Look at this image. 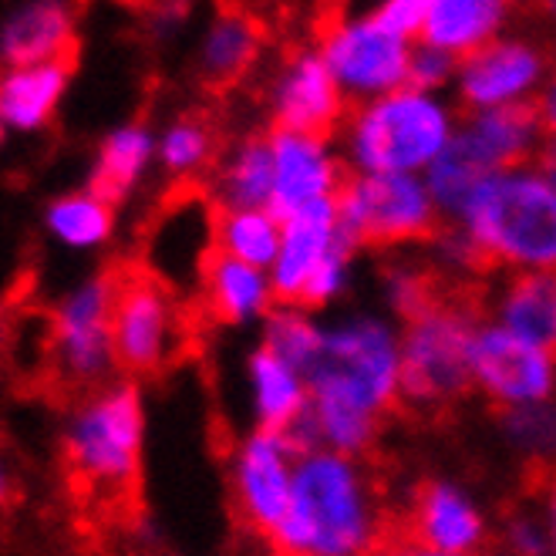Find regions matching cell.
<instances>
[{"instance_id": "74e56055", "label": "cell", "mask_w": 556, "mask_h": 556, "mask_svg": "<svg viewBox=\"0 0 556 556\" xmlns=\"http://www.w3.org/2000/svg\"><path fill=\"white\" fill-rule=\"evenodd\" d=\"M425 8H429V0H384V4H378L371 14L395 38L415 45L418 41V30H421V21H425Z\"/></svg>"}, {"instance_id": "ac0fdd59", "label": "cell", "mask_w": 556, "mask_h": 556, "mask_svg": "<svg viewBox=\"0 0 556 556\" xmlns=\"http://www.w3.org/2000/svg\"><path fill=\"white\" fill-rule=\"evenodd\" d=\"M338 237H341V226H338L334 200L311 203V206L280 219L277 260L267 270L277 304H298L301 301L304 283L311 280V274L317 270L320 260L331 253Z\"/></svg>"}, {"instance_id": "d590c367", "label": "cell", "mask_w": 556, "mask_h": 556, "mask_svg": "<svg viewBox=\"0 0 556 556\" xmlns=\"http://www.w3.org/2000/svg\"><path fill=\"white\" fill-rule=\"evenodd\" d=\"M384 301H388L391 314L408 320L421 307H429L435 301V293H432L429 280H425L415 267H391L384 277Z\"/></svg>"}, {"instance_id": "6da1fadb", "label": "cell", "mask_w": 556, "mask_h": 556, "mask_svg": "<svg viewBox=\"0 0 556 556\" xmlns=\"http://www.w3.org/2000/svg\"><path fill=\"white\" fill-rule=\"evenodd\" d=\"M304 378L317 452L362 463L384 415L399 405V324L368 311L324 324L320 351Z\"/></svg>"}, {"instance_id": "4316f807", "label": "cell", "mask_w": 556, "mask_h": 556, "mask_svg": "<svg viewBox=\"0 0 556 556\" xmlns=\"http://www.w3.org/2000/svg\"><path fill=\"white\" fill-rule=\"evenodd\" d=\"M274 166L267 136L240 139L216 166V210H270Z\"/></svg>"}, {"instance_id": "e0dca14e", "label": "cell", "mask_w": 556, "mask_h": 556, "mask_svg": "<svg viewBox=\"0 0 556 556\" xmlns=\"http://www.w3.org/2000/svg\"><path fill=\"white\" fill-rule=\"evenodd\" d=\"M546 132H549V118L543 115L536 102L513 105V109L469 112L455 125V139L466 146V152L489 176L536 162L543 152Z\"/></svg>"}, {"instance_id": "277c9868", "label": "cell", "mask_w": 556, "mask_h": 556, "mask_svg": "<svg viewBox=\"0 0 556 556\" xmlns=\"http://www.w3.org/2000/svg\"><path fill=\"white\" fill-rule=\"evenodd\" d=\"M459 115L442 94L388 91L348 109L341 162L354 176H421L448 146Z\"/></svg>"}, {"instance_id": "30bf717a", "label": "cell", "mask_w": 556, "mask_h": 556, "mask_svg": "<svg viewBox=\"0 0 556 556\" xmlns=\"http://www.w3.org/2000/svg\"><path fill=\"white\" fill-rule=\"evenodd\" d=\"M182 341V317L169 287L146 270L118 277L112 301L115 365L132 375H152L169 362Z\"/></svg>"}, {"instance_id": "3957f363", "label": "cell", "mask_w": 556, "mask_h": 556, "mask_svg": "<svg viewBox=\"0 0 556 556\" xmlns=\"http://www.w3.org/2000/svg\"><path fill=\"white\" fill-rule=\"evenodd\" d=\"M452 233L476 264L509 274L553 270L556 264V179L536 159L485 176L452 219Z\"/></svg>"}, {"instance_id": "2e32d148", "label": "cell", "mask_w": 556, "mask_h": 556, "mask_svg": "<svg viewBox=\"0 0 556 556\" xmlns=\"http://www.w3.org/2000/svg\"><path fill=\"white\" fill-rule=\"evenodd\" d=\"M412 540L442 556H482L489 522L466 485L452 479H429L412 503Z\"/></svg>"}, {"instance_id": "ba28073f", "label": "cell", "mask_w": 556, "mask_h": 556, "mask_svg": "<svg viewBox=\"0 0 556 556\" xmlns=\"http://www.w3.org/2000/svg\"><path fill=\"white\" fill-rule=\"evenodd\" d=\"M341 88L344 102H371L408 85L412 41H402L371 11L334 17L314 48Z\"/></svg>"}, {"instance_id": "9a60e30c", "label": "cell", "mask_w": 556, "mask_h": 556, "mask_svg": "<svg viewBox=\"0 0 556 556\" xmlns=\"http://www.w3.org/2000/svg\"><path fill=\"white\" fill-rule=\"evenodd\" d=\"M270 166H274V192L270 213L277 219L298 213L311 203L334 200L344 186V162L331 139L298 136V132H274L267 136Z\"/></svg>"}, {"instance_id": "f546056e", "label": "cell", "mask_w": 556, "mask_h": 556, "mask_svg": "<svg viewBox=\"0 0 556 556\" xmlns=\"http://www.w3.org/2000/svg\"><path fill=\"white\" fill-rule=\"evenodd\" d=\"M320 334L324 324L298 304H274L270 314L260 320V348L301 375H307L314 365L320 351Z\"/></svg>"}, {"instance_id": "f1b7e54d", "label": "cell", "mask_w": 556, "mask_h": 556, "mask_svg": "<svg viewBox=\"0 0 556 556\" xmlns=\"http://www.w3.org/2000/svg\"><path fill=\"white\" fill-rule=\"evenodd\" d=\"M280 247V219L270 210H216L213 253L240 260L247 267L270 270Z\"/></svg>"}, {"instance_id": "8fae6325", "label": "cell", "mask_w": 556, "mask_h": 556, "mask_svg": "<svg viewBox=\"0 0 556 556\" xmlns=\"http://www.w3.org/2000/svg\"><path fill=\"white\" fill-rule=\"evenodd\" d=\"M469 388L500 412L549 405L556 388L553 351L513 338L493 320H479L469 348Z\"/></svg>"}, {"instance_id": "60d3db41", "label": "cell", "mask_w": 556, "mask_h": 556, "mask_svg": "<svg viewBox=\"0 0 556 556\" xmlns=\"http://www.w3.org/2000/svg\"><path fill=\"white\" fill-rule=\"evenodd\" d=\"M4 139H8V128H4V122H0V146H4Z\"/></svg>"}, {"instance_id": "836d02e7", "label": "cell", "mask_w": 556, "mask_h": 556, "mask_svg": "<svg viewBox=\"0 0 556 556\" xmlns=\"http://www.w3.org/2000/svg\"><path fill=\"white\" fill-rule=\"evenodd\" d=\"M553 408L549 405H533V408H516V412H503V432L506 442L522 452V455H549L553 448Z\"/></svg>"}, {"instance_id": "52a82bcc", "label": "cell", "mask_w": 556, "mask_h": 556, "mask_svg": "<svg viewBox=\"0 0 556 556\" xmlns=\"http://www.w3.org/2000/svg\"><path fill=\"white\" fill-rule=\"evenodd\" d=\"M341 233L362 247H412L439 237L442 216L421 176H348L334 195Z\"/></svg>"}, {"instance_id": "8992f818", "label": "cell", "mask_w": 556, "mask_h": 556, "mask_svg": "<svg viewBox=\"0 0 556 556\" xmlns=\"http://www.w3.org/2000/svg\"><path fill=\"white\" fill-rule=\"evenodd\" d=\"M476 317L455 301H432L399 327V402L439 412L469 391Z\"/></svg>"}, {"instance_id": "83f0119b", "label": "cell", "mask_w": 556, "mask_h": 556, "mask_svg": "<svg viewBox=\"0 0 556 556\" xmlns=\"http://www.w3.org/2000/svg\"><path fill=\"white\" fill-rule=\"evenodd\" d=\"M115 226V206L105 203L102 195H94L91 189L64 192L45 210V230L51 233V240L78 253L102 250L105 243H112Z\"/></svg>"}, {"instance_id": "cb8c5ba5", "label": "cell", "mask_w": 556, "mask_h": 556, "mask_svg": "<svg viewBox=\"0 0 556 556\" xmlns=\"http://www.w3.org/2000/svg\"><path fill=\"white\" fill-rule=\"evenodd\" d=\"M155 166V132L146 122H125L94 149L88 189L105 203L118 206L139 189L146 173Z\"/></svg>"}, {"instance_id": "8d00e7d4", "label": "cell", "mask_w": 556, "mask_h": 556, "mask_svg": "<svg viewBox=\"0 0 556 556\" xmlns=\"http://www.w3.org/2000/svg\"><path fill=\"white\" fill-rule=\"evenodd\" d=\"M455 68L459 61L425 48V45H412V58H408V88L429 91V94H442L452 81H455Z\"/></svg>"}, {"instance_id": "484cf974", "label": "cell", "mask_w": 556, "mask_h": 556, "mask_svg": "<svg viewBox=\"0 0 556 556\" xmlns=\"http://www.w3.org/2000/svg\"><path fill=\"white\" fill-rule=\"evenodd\" d=\"M247 391L256 429L264 432H287L311 402L307 378L260 344L247 354Z\"/></svg>"}, {"instance_id": "4fadbf2b", "label": "cell", "mask_w": 556, "mask_h": 556, "mask_svg": "<svg viewBox=\"0 0 556 556\" xmlns=\"http://www.w3.org/2000/svg\"><path fill=\"white\" fill-rule=\"evenodd\" d=\"M293 463H298V452L290 448L283 432L253 429L233 448L230 482H233L237 509L247 527L267 540L274 536V530L280 527V519L287 513Z\"/></svg>"}, {"instance_id": "5bb4252c", "label": "cell", "mask_w": 556, "mask_h": 556, "mask_svg": "<svg viewBox=\"0 0 556 556\" xmlns=\"http://www.w3.org/2000/svg\"><path fill=\"white\" fill-rule=\"evenodd\" d=\"M348 102L314 48L293 51L270 85V112L280 132L331 139L348 118Z\"/></svg>"}, {"instance_id": "d4e9b609", "label": "cell", "mask_w": 556, "mask_h": 556, "mask_svg": "<svg viewBox=\"0 0 556 556\" xmlns=\"http://www.w3.org/2000/svg\"><path fill=\"white\" fill-rule=\"evenodd\" d=\"M493 324L513 338L553 351L556 344V280L553 270L509 274L493 298Z\"/></svg>"}, {"instance_id": "603a6c76", "label": "cell", "mask_w": 556, "mask_h": 556, "mask_svg": "<svg viewBox=\"0 0 556 556\" xmlns=\"http://www.w3.org/2000/svg\"><path fill=\"white\" fill-rule=\"evenodd\" d=\"M200 287H203L206 311L213 314V320H219L226 327L260 324L277 304L267 270L247 267L240 260H230L223 253L206 256Z\"/></svg>"}, {"instance_id": "ab89813d", "label": "cell", "mask_w": 556, "mask_h": 556, "mask_svg": "<svg viewBox=\"0 0 556 556\" xmlns=\"http://www.w3.org/2000/svg\"><path fill=\"white\" fill-rule=\"evenodd\" d=\"M14 500V472H11V463L4 459V452H0V509Z\"/></svg>"}, {"instance_id": "d6986e66", "label": "cell", "mask_w": 556, "mask_h": 556, "mask_svg": "<svg viewBox=\"0 0 556 556\" xmlns=\"http://www.w3.org/2000/svg\"><path fill=\"white\" fill-rule=\"evenodd\" d=\"M506 24L509 4H503V0H429L415 45L435 48L463 61L506 35Z\"/></svg>"}, {"instance_id": "7a4b0ae2", "label": "cell", "mask_w": 556, "mask_h": 556, "mask_svg": "<svg viewBox=\"0 0 556 556\" xmlns=\"http://www.w3.org/2000/svg\"><path fill=\"white\" fill-rule=\"evenodd\" d=\"M384 516L365 463L307 452L293 463L290 503L270 546L280 556H371Z\"/></svg>"}, {"instance_id": "d6a6232c", "label": "cell", "mask_w": 556, "mask_h": 556, "mask_svg": "<svg viewBox=\"0 0 556 556\" xmlns=\"http://www.w3.org/2000/svg\"><path fill=\"white\" fill-rule=\"evenodd\" d=\"M354 256H357V247L341 233L338 243L331 247V253H327V256L320 260L317 270L311 274V280L304 283L298 307H304V311H311V314H314V311L334 307V304L344 298V293H348V287H351Z\"/></svg>"}, {"instance_id": "7c38bea8", "label": "cell", "mask_w": 556, "mask_h": 556, "mask_svg": "<svg viewBox=\"0 0 556 556\" xmlns=\"http://www.w3.org/2000/svg\"><path fill=\"white\" fill-rule=\"evenodd\" d=\"M549 75L546 51L522 35H500L455 68V91L469 112L533 105Z\"/></svg>"}, {"instance_id": "f35d334b", "label": "cell", "mask_w": 556, "mask_h": 556, "mask_svg": "<svg viewBox=\"0 0 556 556\" xmlns=\"http://www.w3.org/2000/svg\"><path fill=\"white\" fill-rule=\"evenodd\" d=\"M371 556H442V553L425 549V546H421V543H415V540H395V543L378 546Z\"/></svg>"}, {"instance_id": "4dcf8cb0", "label": "cell", "mask_w": 556, "mask_h": 556, "mask_svg": "<svg viewBox=\"0 0 556 556\" xmlns=\"http://www.w3.org/2000/svg\"><path fill=\"white\" fill-rule=\"evenodd\" d=\"M485 176L489 173L466 152V146L455 139V132H452L448 146L435 155L432 166L421 173V182H425V189H429V195H432V203H435L442 223H452L455 216H459L463 203L469 200V192Z\"/></svg>"}, {"instance_id": "5b68a950", "label": "cell", "mask_w": 556, "mask_h": 556, "mask_svg": "<svg viewBox=\"0 0 556 556\" xmlns=\"http://www.w3.org/2000/svg\"><path fill=\"white\" fill-rule=\"evenodd\" d=\"M146 399L139 384L112 381L88 395L64 429V459L75 479L98 496L128 493L142 472Z\"/></svg>"}, {"instance_id": "7402d4cb", "label": "cell", "mask_w": 556, "mask_h": 556, "mask_svg": "<svg viewBox=\"0 0 556 556\" xmlns=\"http://www.w3.org/2000/svg\"><path fill=\"white\" fill-rule=\"evenodd\" d=\"M72 85V58L0 68V122L8 132H41Z\"/></svg>"}, {"instance_id": "9c48e42d", "label": "cell", "mask_w": 556, "mask_h": 556, "mask_svg": "<svg viewBox=\"0 0 556 556\" xmlns=\"http://www.w3.org/2000/svg\"><path fill=\"white\" fill-rule=\"evenodd\" d=\"M115 274H94L72 287L51 314V348L64 381L102 384L115 368L112 301Z\"/></svg>"}, {"instance_id": "e575fe53", "label": "cell", "mask_w": 556, "mask_h": 556, "mask_svg": "<svg viewBox=\"0 0 556 556\" xmlns=\"http://www.w3.org/2000/svg\"><path fill=\"white\" fill-rule=\"evenodd\" d=\"M503 556H553V522L540 509H522L506 519Z\"/></svg>"}, {"instance_id": "44dd1931", "label": "cell", "mask_w": 556, "mask_h": 556, "mask_svg": "<svg viewBox=\"0 0 556 556\" xmlns=\"http://www.w3.org/2000/svg\"><path fill=\"white\" fill-rule=\"evenodd\" d=\"M75 48V14L58 0H35L8 14L0 24V61L4 68L17 64L68 61Z\"/></svg>"}, {"instance_id": "ffe728a7", "label": "cell", "mask_w": 556, "mask_h": 556, "mask_svg": "<svg viewBox=\"0 0 556 556\" xmlns=\"http://www.w3.org/2000/svg\"><path fill=\"white\" fill-rule=\"evenodd\" d=\"M264 27L247 11L223 8L206 24L195 48V75L206 88H230L243 81L264 54Z\"/></svg>"}, {"instance_id": "b9f144b4", "label": "cell", "mask_w": 556, "mask_h": 556, "mask_svg": "<svg viewBox=\"0 0 556 556\" xmlns=\"http://www.w3.org/2000/svg\"><path fill=\"white\" fill-rule=\"evenodd\" d=\"M496 556H503V553H496Z\"/></svg>"}, {"instance_id": "1f68e13d", "label": "cell", "mask_w": 556, "mask_h": 556, "mask_svg": "<svg viewBox=\"0 0 556 556\" xmlns=\"http://www.w3.org/2000/svg\"><path fill=\"white\" fill-rule=\"evenodd\" d=\"M213 155H216V142L203 118L182 115L155 136V162L173 179L200 176L213 162Z\"/></svg>"}]
</instances>
